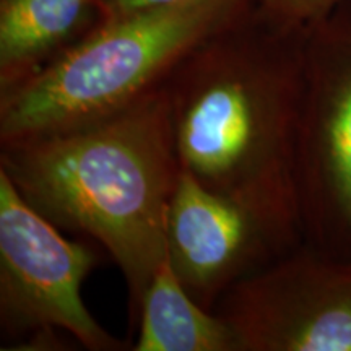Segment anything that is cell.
<instances>
[{"label":"cell","instance_id":"9","mask_svg":"<svg viewBox=\"0 0 351 351\" xmlns=\"http://www.w3.org/2000/svg\"><path fill=\"white\" fill-rule=\"evenodd\" d=\"M132 351H239L230 326L182 287L168 257L145 291Z\"/></svg>","mask_w":351,"mask_h":351},{"label":"cell","instance_id":"8","mask_svg":"<svg viewBox=\"0 0 351 351\" xmlns=\"http://www.w3.org/2000/svg\"><path fill=\"white\" fill-rule=\"evenodd\" d=\"M95 12L101 16L99 0H0V91L28 80L80 41Z\"/></svg>","mask_w":351,"mask_h":351},{"label":"cell","instance_id":"11","mask_svg":"<svg viewBox=\"0 0 351 351\" xmlns=\"http://www.w3.org/2000/svg\"><path fill=\"white\" fill-rule=\"evenodd\" d=\"M191 2V0H99L101 20L116 19V16L127 15L147 8L176 5V3Z\"/></svg>","mask_w":351,"mask_h":351},{"label":"cell","instance_id":"3","mask_svg":"<svg viewBox=\"0 0 351 351\" xmlns=\"http://www.w3.org/2000/svg\"><path fill=\"white\" fill-rule=\"evenodd\" d=\"M247 0H191L101 20L20 85L0 91V145L93 124L163 85Z\"/></svg>","mask_w":351,"mask_h":351},{"label":"cell","instance_id":"4","mask_svg":"<svg viewBox=\"0 0 351 351\" xmlns=\"http://www.w3.org/2000/svg\"><path fill=\"white\" fill-rule=\"evenodd\" d=\"M296 182L306 245L351 256V0L307 26Z\"/></svg>","mask_w":351,"mask_h":351},{"label":"cell","instance_id":"6","mask_svg":"<svg viewBox=\"0 0 351 351\" xmlns=\"http://www.w3.org/2000/svg\"><path fill=\"white\" fill-rule=\"evenodd\" d=\"M213 313L239 351H351V256L301 244L231 287Z\"/></svg>","mask_w":351,"mask_h":351},{"label":"cell","instance_id":"5","mask_svg":"<svg viewBox=\"0 0 351 351\" xmlns=\"http://www.w3.org/2000/svg\"><path fill=\"white\" fill-rule=\"evenodd\" d=\"M99 263L26 202L0 169V322L10 339L69 333L90 351L130 350L88 311L82 285Z\"/></svg>","mask_w":351,"mask_h":351},{"label":"cell","instance_id":"7","mask_svg":"<svg viewBox=\"0 0 351 351\" xmlns=\"http://www.w3.org/2000/svg\"><path fill=\"white\" fill-rule=\"evenodd\" d=\"M287 252L252 212L181 171L166 218V257L204 309L215 311L228 289Z\"/></svg>","mask_w":351,"mask_h":351},{"label":"cell","instance_id":"2","mask_svg":"<svg viewBox=\"0 0 351 351\" xmlns=\"http://www.w3.org/2000/svg\"><path fill=\"white\" fill-rule=\"evenodd\" d=\"M0 169L43 217L112 257L137 326L166 258V218L182 171L163 85L93 124L2 143Z\"/></svg>","mask_w":351,"mask_h":351},{"label":"cell","instance_id":"10","mask_svg":"<svg viewBox=\"0 0 351 351\" xmlns=\"http://www.w3.org/2000/svg\"><path fill=\"white\" fill-rule=\"evenodd\" d=\"M346 0H257L258 8L271 19L291 26L317 23Z\"/></svg>","mask_w":351,"mask_h":351},{"label":"cell","instance_id":"1","mask_svg":"<svg viewBox=\"0 0 351 351\" xmlns=\"http://www.w3.org/2000/svg\"><path fill=\"white\" fill-rule=\"evenodd\" d=\"M306 36L245 8L163 83L182 169L252 212L288 251L304 243L296 145Z\"/></svg>","mask_w":351,"mask_h":351}]
</instances>
